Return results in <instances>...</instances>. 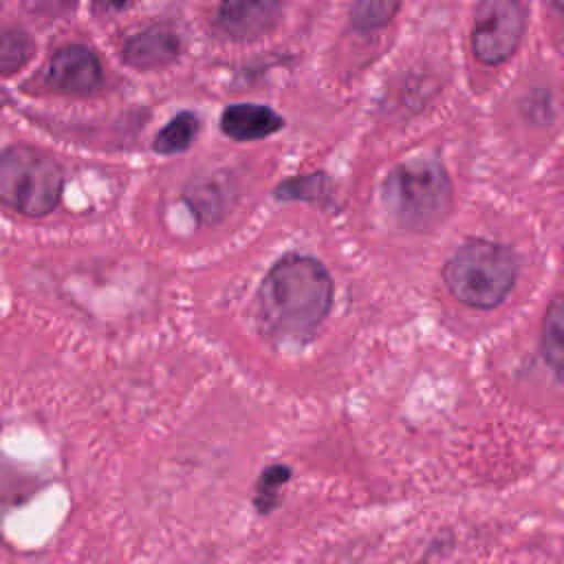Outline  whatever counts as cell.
Masks as SVG:
<instances>
[{
  "instance_id": "cell-1",
  "label": "cell",
  "mask_w": 564,
  "mask_h": 564,
  "mask_svg": "<svg viewBox=\"0 0 564 564\" xmlns=\"http://www.w3.org/2000/svg\"><path fill=\"white\" fill-rule=\"evenodd\" d=\"M333 304V280L326 267L300 253L280 258L258 291L262 333L282 344L308 341Z\"/></svg>"
},
{
  "instance_id": "cell-2",
  "label": "cell",
  "mask_w": 564,
  "mask_h": 564,
  "mask_svg": "<svg viewBox=\"0 0 564 564\" xmlns=\"http://www.w3.org/2000/svg\"><path fill=\"white\" fill-rule=\"evenodd\" d=\"M388 214L405 229H430L443 220L452 203V185L434 159H410L383 183Z\"/></svg>"
},
{
  "instance_id": "cell-3",
  "label": "cell",
  "mask_w": 564,
  "mask_h": 564,
  "mask_svg": "<svg viewBox=\"0 0 564 564\" xmlns=\"http://www.w3.org/2000/svg\"><path fill=\"white\" fill-rule=\"evenodd\" d=\"M452 295L474 308L498 306L516 282V260L502 245L467 240L443 267Z\"/></svg>"
},
{
  "instance_id": "cell-4",
  "label": "cell",
  "mask_w": 564,
  "mask_h": 564,
  "mask_svg": "<svg viewBox=\"0 0 564 564\" xmlns=\"http://www.w3.org/2000/svg\"><path fill=\"white\" fill-rule=\"evenodd\" d=\"M62 194V170L44 152L11 145L0 159V196L4 205L26 216L53 212Z\"/></svg>"
},
{
  "instance_id": "cell-5",
  "label": "cell",
  "mask_w": 564,
  "mask_h": 564,
  "mask_svg": "<svg viewBox=\"0 0 564 564\" xmlns=\"http://www.w3.org/2000/svg\"><path fill=\"white\" fill-rule=\"evenodd\" d=\"M522 26L524 18L516 0H482L471 35L476 57L485 64L505 62L516 51Z\"/></svg>"
},
{
  "instance_id": "cell-6",
  "label": "cell",
  "mask_w": 564,
  "mask_h": 564,
  "mask_svg": "<svg viewBox=\"0 0 564 564\" xmlns=\"http://www.w3.org/2000/svg\"><path fill=\"white\" fill-rule=\"evenodd\" d=\"M46 79L62 93L90 95L101 84V68L93 51L79 44H70L53 53Z\"/></svg>"
},
{
  "instance_id": "cell-7",
  "label": "cell",
  "mask_w": 564,
  "mask_h": 564,
  "mask_svg": "<svg viewBox=\"0 0 564 564\" xmlns=\"http://www.w3.org/2000/svg\"><path fill=\"white\" fill-rule=\"evenodd\" d=\"M282 11V0H223L218 26L236 40H256L269 33Z\"/></svg>"
},
{
  "instance_id": "cell-8",
  "label": "cell",
  "mask_w": 564,
  "mask_h": 564,
  "mask_svg": "<svg viewBox=\"0 0 564 564\" xmlns=\"http://www.w3.org/2000/svg\"><path fill=\"white\" fill-rule=\"evenodd\" d=\"M178 37L161 26L145 29L126 40L121 57L134 68H161L176 59Z\"/></svg>"
},
{
  "instance_id": "cell-9",
  "label": "cell",
  "mask_w": 564,
  "mask_h": 564,
  "mask_svg": "<svg viewBox=\"0 0 564 564\" xmlns=\"http://www.w3.org/2000/svg\"><path fill=\"white\" fill-rule=\"evenodd\" d=\"M284 126L282 117L260 104H234L220 117V128L236 141L264 139Z\"/></svg>"
},
{
  "instance_id": "cell-10",
  "label": "cell",
  "mask_w": 564,
  "mask_h": 564,
  "mask_svg": "<svg viewBox=\"0 0 564 564\" xmlns=\"http://www.w3.org/2000/svg\"><path fill=\"white\" fill-rule=\"evenodd\" d=\"M542 350L546 361L564 372V293L557 295L546 315H544V326H542Z\"/></svg>"
},
{
  "instance_id": "cell-11",
  "label": "cell",
  "mask_w": 564,
  "mask_h": 564,
  "mask_svg": "<svg viewBox=\"0 0 564 564\" xmlns=\"http://www.w3.org/2000/svg\"><path fill=\"white\" fill-rule=\"evenodd\" d=\"M196 132H198V117L192 112H178L156 134L154 150L163 152V154L183 152L192 145Z\"/></svg>"
},
{
  "instance_id": "cell-12",
  "label": "cell",
  "mask_w": 564,
  "mask_h": 564,
  "mask_svg": "<svg viewBox=\"0 0 564 564\" xmlns=\"http://www.w3.org/2000/svg\"><path fill=\"white\" fill-rule=\"evenodd\" d=\"M399 4L401 0H352L350 20L359 31H375L392 20Z\"/></svg>"
},
{
  "instance_id": "cell-13",
  "label": "cell",
  "mask_w": 564,
  "mask_h": 564,
  "mask_svg": "<svg viewBox=\"0 0 564 564\" xmlns=\"http://www.w3.org/2000/svg\"><path fill=\"white\" fill-rule=\"evenodd\" d=\"M33 53V42L26 37V33L15 31V29H7L2 33V42H0V68L4 75H11L13 70H18Z\"/></svg>"
},
{
  "instance_id": "cell-14",
  "label": "cell",
  "mask_w": 564,
  "mask_h": 564,
  "mask_svg": "<svg viewBox=\"0 0 564 564\" xmlns=\"http://www.w3.org/2000/svg\"><path fill=\"white\" fill-rule=\"evenodd\" d=\"M286 478H289V469L284 467V465H273L271 469H267L264 474H262V478H260V494H258V498H256V502H258V509L260 511H264V502H271V491H275L282 482H286Z\"/></svg>"
},
{
  "instance_id": "cell-15",
  "label": "cell",
  "mask_w": 564,
  "mask_h": 564,
  "mask_svg": "<svg viewBox=\"0 0 564 564\" xmlns=\"http://www.w3.org/2000/svg\"><path fill=\"white\" fill-rule=\"evenodd\" d=\"M70 0H26V9L40 18H57L68 9Z\"/></svg>"
},
{
  "instance_id": "cell-16",
  "label": "cell",
  "mask_w": 564,
  "mask_h": 564,
  "mask_svg": "<svg viewBox=\"0 0 564 564\" xmlns=\"http://www.w3.org/2000/svg\"><path fill=\"white\" fill-rule=\"evenodd\" d=\"M106 11H121L128 9L134 0H97Z\"/></svg>"
}]
</instances>
